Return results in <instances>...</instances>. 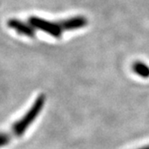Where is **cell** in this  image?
Returning <instances> with one entry per match:
<instances>
[{"instance_id": "obj_4", "label": "cell", "mask_w": 149, "mask_h": 149, "mask_svg": "<svg viewBox=\"0 0 149 149\" xmlns=\"http://www.w3.org/2000/svg\"><path fill=\"white\" fill-rule=\"evenodd\" d=\"M58 23L63 31H73L86 26L87 24V19L84 16H74Z\"/></svg>"}, {"instance_id": "obj_5", "label": "cell", "mask_w": 149, "mask_h": 149, "mask_svg": "<svg viewBox=\"0 0 149 149\" xmlns=\"http://www.w3.org/2000/svg\"><path fill=\"white\" fill-rule=\"evenodd\" d=\"M133 71L143 78H148L149 77V67L146 64L141 62V61H136L132 65Z\"/></svg>"}, {"instance_id": "obj_2", "label": "cell", "mask_w": 149, "mask_h": 149, "mask_svg": "<svg viewBox=\"0 0 149 149\" xmlns=\"http://www.w3.org/2000/svg\"><path fill=\"white\" fill-rule=\"evenodd\" d=\"M28 22L34 29L44 31L55 38H60L62 35L63 30L58 22H51V21L37 16H31Z\"/></svg>"}, {"instance_id": "obj_3", "label": "cell", "mask_w": 149, "mask_h": 149, "mask_svg": "<svg viewBox=\"0 0 149 149\" xmlns=\"http://www.w3.org/2000/svg\"><path fill=\"white\" fill-rule=\"evenodd\" d=\"M8 27L15 30L18 33L33 38L35 35V30L30 24L24 23L17 19H10L7 22Z\"/></svg>"}, {"instance_id": "obj_7", "label": "cell", "mask_w": 149, "mask_h": 149, "mask_svg": "<svg viewBox=\"0 0 149 149\" xmlns=\"http://www.w3.org/2000/svg\"><path fill=\"white\" fill-rule=\"evenodd\" d=\"M138 149H149V146H143V147L138 148Z\"/></svg>"}, {"instance_id": "obj_1", "label": "cell", "mask_w": 149, "mask_h": 149, "mask_svg": "<svg viewBox=\"0 0 149 149\" xmlns=\"http://www.w3.org/2000/svg\"><path fill=\"white\" fill-rule=\"evenodd\" d=\"M45 102H46L45 95L43 93L40 94L35 99L33 104L31 105V107L26 111V113L20 120H18L13 124L11 127V133L15 136L19 137L25 133L28 127L33 124V122L36 120V118L40 113L42 108H43V106L45 104Z\"/></svg>"}, {"instance_id": "obj_6", "label": "cell", "mask_w": 149, "mask_h": 149, "mask_svg": "<svg viewBox=\"0 0 149 149\" xmlns=\"http://www.w3.org/2000/svg\"><path fill=\"white\" fill-rule=\"evenodd\" d=\"M12 137L11 135L7 132H0V147H3L6 146L10 141H11Z\"/></svg>"}]
</instances>
